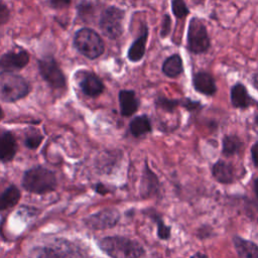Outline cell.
Wrapping results in <instances>:
<instances>
[{
	"mask_svg": "<svg viewBox=\"0 0 258 258\" xmlns=\"http://www.w3.org/2000/svg\"><path fill=\"white\" fill-rule=\"evenodd\" d=\"M99 247L112 258H140L144 254L139 242L123 236L105 237L100 240Z\"/></svg>",
	"mask_w": 258,
	"mask_h": 258,
	"instance_id": "obj_1",
	"label": "cell"
},
{
	"mask_svg": "<svg viewBox=\"0 0 258 258\" xmlns=\"http://www.w3.org/2000/svg\"><path fill=\"white\" fill-rule=\"evenodd\" d=\"M22 186L25 190L44 195L50 192L56 187V176L53 171L43 166H34L26 170L22 177Z\"/></svg>",
	"mask_w": 258,
	"mask_h": 258,
	"instance_id": "obj_2",
	"label": "cell"
},
{
	"mask_svg": "<svg viewBox=\"0 0 258 258\" xmlns=\"http://www.w3.org/2000/svg\"><path fill=\"white\" fill-rule=\"evenodd\" d=\"M75 48L89 59H96L104 53L105 43L100 34L92 28L84 27L76 31L73 39Z\"/></svg>",
	"mask_w": 258,
	"mask_h": 258,
	"instance_id": "obj_3",
	"label": "cell"
},
{
	"mask_svg": "<svg viewBox=\"0 0 258 258\" xmlns=\"http://www.w3.org/2000/svg\"><path fill=\"white\" fill-rule=\"evenodd\" d=\"M30 87L28 82L20 75L14 73H0V100L13 103L28 95Z\"/></svg>",
	"mask_w": 258,
	"mask_h": 258,
	"instance_id": "obj_4",
	"label": "cell"
},
{
	"mask_svg": "<svg viewBox=\"0 0 258 258\" xmlns=\"http://www.w3.org/2000/svg\"><path fill=\"white\" fill-rule=\"evenodd\" d=\"M186 46L189 52L194 54L206 53L211 46L207 26L200 17L194 16L189 20L186 32Z\"/></svg>",
	"mask_w": 258,
	"mask_h": 258,
	"instance_id": "obj_5",
	"label": "cell"
},
{
	"mask_svg": "<svg viewBox=\"0 0 258 258\" xmlns=\"http://www.w3.org/2000/svg\"><path fill=\"white\" fill-rule=\"evenodd\" d=\"M125 10L109 6L103 10L99 19V27L102 33L110 39H117L123 33V20Z\"/></svg>",
	"mask_w": 258,
	"mask_h": 258,
	"instance_id": "obj_6",
	"label": "cell"
},
{
	"mask_svg": "<svg viewBox=\"0 0 258 258\" xmlns=\"http://www.w3.org/2000/svg\"><path fill=\"white\" fill-rule=\"evenodd\" d=\"M37 66L41 78L51 88L62 89L67 86L66 76L53 56L46 55L39 58L37 60Z\"/></svg>",
	"mask_w": 258,
	"mask_h": 258,
	"instance_id": "obj_7",
	"label": "cell"
},
{
	"mask_svg": "<svg viewBox=\"0 0 258 258\" xmlns=\"http://www.w3.org/2000/svg\"><path fill=\"white\" fill-rule=\"evenodd\" d=\"M37 258H85L81 249L67 240H55L44 246Z\"/></svg>",
	"mask_w": 258,
	"mask_h": 258,
	"instance_id": "obj_8",
	"label": "cell"
},
{
	"mask_svg": "<svg viewBox=\"0 0 258 258\" xmlns=\"http://www.w3.org/2000/svg\"><path fill=\"white\" fill-rule=\"evenodd\" d=\"M29 53L25 49H12L0 56V73H14L24 69L29 62Z\"/></svg>",
	"mask_w": 258,
	"mask_h": 258,
	"instance_id": "obj_9",
	"label": "cell"
},
{
	"mask_svg": "<svg viewBox=\"0 0 258 258\" xmlns=\"http://www.w3.org/2000/svg\"><path fill=\"white\" fill-rule=\"evenodd\" d=\"M120 220V213L116 209H105L85 219L87 227L94 230H105L113 228Z\"/></svg>",
	"mask_w": 258,
	"mask_h": 258,
	"instance_id": "obj_10",
	"label": "cell"
},
{
	"mask_svg": "<svg viewBox=\"0 0 258 258\" xmlns=\"http://www.w3.org/2000/svg\"><path fill=\"white\" fill-rule=\"evenodd\" d=\"M191 84L194 89L205 96H214L217 92V85L215 78L208 72L200 71L192 75Z\"/></svg>",
	"mask_w": 258,
	"mask_h": 258,
	"instance_id": "obj_11",
	"label": "cell"
},
{
	"mask_svg": "<svg viewBox=\"0 0 258 258\" xmlns=\"http://www.w3.org/2000/svg\"><path fill=\"white\" fill-rule=\"evenodd\" d=\"M230 101L234 108L245 110L255 103V100L250 96L246 87L241 83H235L230 89Z\"/></svg>",
	"mask_w": 258,
	"mask_h": 258,
	"instance_id": "obj_12",
	"label": "cell"
},
{
	"mask_svg": "<svg viewBox=\"0 0 258 258\" xmlns=\"http://www.w3.org/2000/svg\"><path fill=\"white\" fill-rule=\"evenodd\" d=\"M148 33H149L148 27L144 23L142 25L139 35L137 36V38H135L132 41L131 45L128 48L127 57L131 62H138L143 58L146 51V42L148 38Z\"/></svg>",
	"mask_w": 258,
	"mask_h": 258,
	"instance_id": "obj_13",
	"label": "cell"
},
{
	"mask_svg": "<svg viewBox=\"0 0 258 258\" xmlns=\"http://www.w3.org/2000/svg\"><path fill=\"white\" fill-rule=\"evenodd\" d=\"M79 86L81 91L91 98L100 96L105 90L102 80L94 73H86L80 81Z\"/></svg>",
	"mask_w": 258,
	"mask_h": 258,
	"instance_id": "obj_14",
	"label": "cell"
},
{
	"mask_svg": "<svg viewBox=\"0 0 258 258\" xmlns=\"http://www.w3.org/2000/svg\"><path fill=\"white\" fill-rule=\"evenodd\" d=\"M120 113L123 117H131L139 108L140 101L133 90H121L118 94Z\"/></svg>",
	"mask_w": 258,
	"mask_h": 258,
	"instance_id": "obj_15",
	"label": "cell"
},
{
	"mask_svg": "<svg viewBox=\"0 0 258 258\" xmlns=\"http://www.w3.org/2000/svg\"><path fill=\"white\" fill-rule=\"evenodd\" d=\"M17 152L15 136L10 131L0 132V161H11Z\"/></svg>",
	"mask_w": 258,
	"mask_h": 258,
	"instance_id": "obj_16",
	"label": "cell"
},
{
	"mask_svg": "<svg viewBox=\"0 0 258 258\" xmlns=\"http://www.w3.org/2000/svg\"><path fill=\"white\" fill-rule=\"evenodd\" d=\"M213 177L224 184L232 183L235 179V169L234 166L222 159L216 161L212 166Z\"/></svg>",
	"mask_w": 258,
	"mask_h": 258,
	"instance_id": "obj_17",
	"label": "cell"
},
{
	"mask_svg": "<svg viewBox=\"0 0 258 258\" xmlns=\"http://www.w3.org/2000/svg\"><path fill=\"white\" fill-rule=\"evenodd\" d=\"M129 131L136 138L150 133L152 131L150 118L145 114L135 116L129 123Z\"/></svg>",
	"mask_w": 258,
	"mask_h": 258,
	"instance_id": "obj_18",
	"label": "cell"
},
{
	"mask_svg": "<svg viewBox=\"0 0 258 258\" xmlns=\"http://www.w3.org/2000/svg\"><path fill=\"white\" fill-rule=\"evenodd\" d=\"M161 71L167 78H177L183 73L182 58L178 53H174L166 57L162 63Z\"/></svg>",
	"mask_w": 258,
	"mask_h": 258,
	"instance_id": "obj_19",
	"label": "cell"
},
{
	"mask_svg": "<svg viewBox=\"0 0 258 258\" xmlns=\"http://www.w3.org/2000/svg\"><path fill=\"white\" fill-rule=\"evenodd\" d=\"M233 242L240 258H258V246L254 242L239 236H235Z\"/></svg>",
	"mask_w": 258,
	"mask_h": 258,
	"instance_id": "obj_20",
	"label": "cell"
},
{
	"mask_svg": "<svg viewBox=\"0 0 258 258\" xmlns=\"http://www.w3.org/2000/svg\"><path fill=\"white\" fill-rule=\"evenodd\" d=\"M159 189L158 178L155 173L149 168L147 163H145L143 176H142V192L143 195L153 196L157 195Z\"/></svg>",
	"mask_w": 258,
	"mask_h": 258,
	"instance_id": "obj_21",
	"label": "cell"
},
{
	"mask_svg": "<svg viewBox=\"0 0 258 258\" xmlns=\"http://www.w3.org/2000/svg\"><path fill=\"white\" fill-rule=\"evenodd\" d=\"M20 190L17 186L11 184L6 187L0 194V211H4L10 209L17 205L20 200Z\"/></svg>",
	"mask_w": 258,
	"mask_h": 258,
	"instance_id": "obj_22",
	"label": "cell"
},
{
	"mask_svg": "<svg viewBox=\"0 0 258 258\" xmlns=\"http://www.w3.org/2000/svg\"><path fill=\"white\" fill-rule=\"evenodd\" d=\"M243 147V142L239 136L230 134L225 135L222 139V154L225 156H233L240 152Z\"/></svg>",
	"mask_w": 258,
	"mask_h": 258,
	"instance_id": "obj_23",
	"label": "cell"
},
{
	"mask_svg": "<svg viewBox=\"0 0 258 258\" xmlns=\"http://www.w3.org/2000/svg\"><path fill=\"white\" fill-rule=\"evenodd\" d=\"M180 103L181 99H168L164 96H158L154 100L155 107L166 113H173L175 109L180 106Z\"/></svg>",
	"mask_w": 258,
	"mask_h": 258,
	"instance_id": "obj_24",
	"label": "cell"
},
{
	"mask_svg": "<svg viewBox=\"0 0 258 258\" xmlns=\"http://www.w3.org/2000/svg\"><path fill=\"white\" fill-rule=\"evenodd\" d=\"M43 135L37 131L32 129L30 132H27L24 137V145L28 149H36L42 142Z\"/></svg>",
	"mask_w": 258,
	"mask_h": 258,
	"instance_id": "obj_25",
	"label": "cell"
},
{
	"mask_svg": "<svg viewBox=\"0 0 258 258\" xmlns=\"http://www.w3.org/2000/svg\"><path fill=\"white\" fill-rule=\"evenodd\" d=\"M171 11L177 19H183L189 14V8L184 0H171Z\"/></svg>",
	"mask_w": 258,
	"mask_h": 258,
	"instance_id": "obj_26",
	"label": "cell"
},
{
	"mask_svg": "<svg viewBox=\"0 0 258 258\" xmlns=\"http://www.w3.org/2000/svg\"><path fill=\"white\" fill-rule=\"evenodd\" d=\"M157 226V236L161 240H167L170 237V227H168L162 219L156 214H149Z\"/></svg>",
	"mask_w": 258,
	"mask_h": 258,
	"instance_id": "obj_27",
	"label": "cell"
},
{
	"mask_svg": "<svg viewBox=\"0 0 258 258\" xmlns=\"http://www.w3.org/2000/svg\"><path fill=\"white\" fill-rule=\"evenodd\" d=\"M78 13L80 15L81 18L84 19V21H87L88 17L90 15L93 14V4L92 2L88 1V0H82L79 4H78Z\"/></svg>",
	"mask_w": 258,
	"mask_h": 258,
	"instance_id": "obj_28",
	"label": "cell"
},
{
	"mask_svg": "<svg viewBox=\"0 0 258 258\" xmlns=\"http://www.w3.org/2000/svg\"><path fill=\"white\" fill-rule=\"evenodd\" d=\"M180 106L182 108H184L185 110H187L188 112H195V111L201 110L203 108V105L201 104L200 101L192 100L190 98H183V99H181Z\"/></svg>",
	"mask_w": 258,
	"mask_h": 258,
	"instance_id": "obj_29",
	"label": "cell"
},
{
	"mask_svg": "<svg viewBox=\"0 0 258 258\" xmlns=\"http://www.w3.org/2000/svg\"><path fill=\"white\" fill-rule=\"evenodd\" d=\"M171 31V18L170 15L165 13L162 16V20H161V27H160V37L161 38H165L168 36V34Z\"/></svg>",
	"mask_w": 258,
	"mask_h": 258,
	"instance_id": "obj_30",
	"label": "cell"
},
{
	"mask_svg": "<svg viewBox=\"0 0 258 258\" xmlns=\"http://www.w3.org/2000/svg\"><path fill=\"white\" fill-rule=\"evenodd\" d=\"M10 10L8 6L0 0V25H3L9 21Z\"/></svg>",
	"mask_w": 258,
	"mask_h": 258,
	"instance_id": "obj_31",
	"label": "cell"
},
{
	"mask_svg": "<svg viewBox=\"0 0 258 258\" xmlns=\"http://www.w3.org/2000/svg\"><path fill=\"white\" fill-rule=\"evenodd\" d=\"M72 0H47V4L53 9H61L68 7Z\"/></svg>",
	"mask_w": 258,
	"mask_h": 258,
	"instance_id": "obj_32",
	"label": "cell"
},
{
	"mask_svg": "<svg viewBox=\"0 0 258 258\" xmlns=\"http://www.w3.org/2000/svg\"><path fill=\"white\" fill-rule=\"evenodd\" d=\"M251 157L253 164L258 168V141L255 142L251 147Z\"/></svg>",
	"mask_w": 258,
	"mask_h": 258,
	"instance_id": "obj_33",
	"label": "cell"
},
{
	"mask_svg": "<svg viewBox=\"0 0 258 258\" xmlns=\"http://www.w3.org/2000/svg\"><path fill=\"white\" fill-rule=\"evenodd\" d=\"M95 189H96L97 192H99V194H101V195H105V194H107V192L109 191L108 188H107L103 183H97Z\"/></svg>",
	"mask_w": 258,
	"mask_h": 258,
	"instance_id": "obj_34",
	"label": "cell"
},
{
	"mask_svg": "<svg viewBox=\"0 0 258 258\" xmlns=\"http://www.w3.org/2000/svg\"><path fill=\"white\" fill-rule=\"evenodd\" d=\"M252 86L258 91V72H256L253 76H252Z\"/></svg>",
	"mask_w": 258,
	"mask_h": 258,
	"instance_id": "obj_35",
	"label": "cell"
},
{
	"mask_svg": "<svg viewBox=\"0 0 258 258\" xmlns=\"http://www.w3.org/2000/svg\"><path fill=\"white\" fill-rule=\"evenodd\" d=\"M253 188H254V192H255L256 197L258 198V177L254 179V183H253Z\"/></svg>",
	"mask_w": 258,
	"mask_h": 258,
	"instance_id": "obj_36",
	"label": "cell"
},
{
	"mask_svg": "<svg viewBox=\"0 0 258 258\" xmlns=\"http://www.w3.org/2000/svg\"><path fill=\"white\" fill-rule=\"evenodd\" d=\"M190 258H208V257H207V255L198 252V253H196L195 255H192Z\"/></svg>",
	"mask_w": 258,
	"mask_h": 258,
	"instance_id": "obj_37",
	"label": "cell"
},
{
	"mask_svg": "<svg viewBox=\"0 0 258 258\" xmlns=\"http://www.w3.org/2000/svg\"><path fill=\"white\" fill-rule=\"evenodd\" d=\"M3 116H4V112H3V109H2L1 106H0V119H2Z\"/></svg>",
	"mask_w": 258,
	"mask_h": 258,
	"instance_id": "obj_38",
	"label": "cell"
}]
</instances>
